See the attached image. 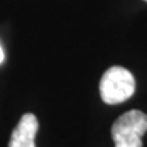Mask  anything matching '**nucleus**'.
<instances>
[{"label":"nucleus","mask_w":147,"mask_h":147,"mask_svg":"<svg viewBox=\"0 0 147 147\" xmlns=\"http://www.w3.org/2000/svg\"><path fill=\"white\" fill-rule=\"evenodd\" d=\"M136 89L135 78L129 71L120 65L106 69L100 82L102 101L108 105H117L129 100Z\"/></svg>","instance_id":"f257e3e1"},{"label":"nucleus","mask_w":147,"mask_h":147,"mask_svg":"<svg viewBox=\"0 0 147 147\" xmlns=\"http://www.w3.org/2000/svg\"><path fill=\"white\" fill-rule=\"evenodd\" d=\"M144 1H147V0H144Z\"/></svg>","instance_id":"39448f33"},{"label":"nucleus","mask_w":147,"mask_h":147,"mask_svg":"<svg viewBox=\"0 0 147 147\" xmlns=\"http://www.w3.org/2000/svg\"><path fill=\"white\" fill-rule=\"evenodd\" d=\"M38 131V120L33 113L21 117L11 134L8 147H36V135Z\"/></svg>","instance_id":"7ed1b4c3"},{"label":"nucleus","mask_w":147,"mask_h":147,"mask_svg":"<svg viewBox=\"0 0 147 147\" xmlns=\"http://www.w3.org/2000/svg\"><path fill=\"white\" fill-rule=\"evenodd\" d=\"M3 60H4V52H3V48L0 45V64L3 63Z\"/></svg>","instance_id":"20e7f679"},{"label":"nucleus","mask_w":147,"mask_h":147,"mask_svg":"<svg viewBox=\"0 0 147 147\" xmlns=\"http://www.w3.org/2000/svg\"><path fill=\"white\" fill-rule=\"evenodd\" d=\"M147 132V115L140 110H128L112 125L115 147H143L142 136Z\"/></svg>","instance_id":"f03ea898"}]
</instances>
